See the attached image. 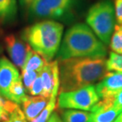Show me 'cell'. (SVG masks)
I'll return each instance as SVG.
<instances>
[{
	"label": "cell",
	"mask_w": 122,
	"mask_h": 122,
	"mask_svg": "<svg viewBox=\"0 0 122 122\" xmlns=\"http://www.w3.org/2000/svg\"><path fill=\"white\" fill-rule=\"evenodd\" d=\"M60 92L91 86L106 74V57H78L58 60Z\"/></svg>",
	"instance_id": "1"
},
{
	"label": "cell",
	"mask_w": 122,
	"mask_h": 122,
	"mask_svg": "<svg viewBox=\"0 0 122 122\" xmlns=\"http://www.w3.org/2000/svg\"><path fill=\"white\" fill-rule=\"evenodd\" d=\"M106 45L85 23L71 26L63 36L56 54L57 60L78 57H106Z\"/></svg>",
	"instance_id": "2"
},
{
	"label": "cell",
	"mask_w": 122,
	"mask_h": 122,
	"mask_svg": "<svg viewBox=\"0 0 122 122\" xmlns=\"http://www.w3.org/2000/svg\"><path fill=\"white\" fill-rule=\"evenodd\" d=\"M63 34V25L55 20H41L26 27L21 38L47 62L56 56Z\"/></svg>",
	"instance_id": "3"
},
{
	"label": "cell",
	"mask_w": 122,
	"mask_h": 122,
	"mask_svg": "<svg viewBox=\"0 0 122 122\" xmlns=\"http://www.w3.org/2000/svg\"><path fill=\"white\" fill-rule=\"evenodd\" d=\"M21 3L31 18L68 21L74 17L79 0H21Z\"/></svg>",
	"instance_id": "4"
},
{
	"label": "cell",
	"mask_w": 122,
	"mask_h": 122,
	"mask_svg": "<svg viewBox=\"0 0 122 122\" xmlns=\"http://www.w3.org/2000/svg\"><path fill=\"white\" fill-rule=\"evenodd\" d=\"M86 25L104 45H109L116 25L112 0H99L90 7L86 16Z\"/></svg>",
	"instance_id": "5"
},
{
	"label": "cell",
	"mask_w": 122,
	"mask_h": 122,
	"mask_svg": "<svg viewBox=\"0 0 122 122\" xmlns=\"http://www.w3.org/2000/svg\"><path fill=\"white\" fill-rule=\"evenodd\" d=\"M100 101L95 86L83 87L72 91L60 92L58 98V106L63 109H78L91 111Z\"/></svg>",
	"instance_id": "6"
},
{
	"label": "cell",
	"mask_w": 122,
	"mask_h": 122,
	"mask_svg": "<svg viewBox=\"0 0 122 122\" xmlns=\"http://www.w3.org/2000/svg\"><path fill=\"white\" fill-rule=\"evenodd\" d=\"M4 42L6 52L12 62L21 71L31 49L30 45L22 38H19L14 34L7 35L4 38Z\"/></svg>",
	"instance_id": "7"
},
{
	"label": "cell",
	"mask_w": 122,
	"mask_h": 122,
	"mask_svg": "<svg viewBox=\"0 0 122 122\" xmlns=\"http://www.w3.org/2000/svg\"><path fill=\"white\" fill-rule=\"evenodd\" d=\"M95 89L100 99L115 97L122 91V72L107 71Z\"/></svg>",
	"instance_id": "8"
},
{
	"label": "cell",
	"mask_w": 122,
	"mask_h": 122,
	"mask_svg": "<svg viewBox=\"0 0 122 122\" xmlns=\"http://www.w3.org/2000/svg\"><path fill=\"white\" fill-rule=\"evenodd\" d=\"M43 84V96L50 98L56 88H60V71L58 60L47 62L39 73Z\"/></svg>",
	"instance_id": "9"
},
{
	"label": "cell",
	"mask_w": 122,
	"mask_h": 122,
	"mask_svg": "<svg viewBox=\"0 0 122 122\" xmlns=\"http://www.w3.org/2000/svg\"><path fill=\"white\" fill-rule=\"evenodd\" d=\"M20 78L18 68L7 58L0 57V94L7 99L10 86Z\"/></svg>",
	"instance_id": "10"
},
{
	"label": "cell",
	"mask_w": 122,
	"mask_h": 122,
	"mask_svg": "<svg viewBox=\"0 0 122 122\" xmlns=\"http://www.w3.org/2000/svg\"><path fill=\"white\" fill-rule=\"evenodd\" d=\"M49 99L44 96H27L21 104L26 120L30 122L34 120L47 106Z\"/></svg>",
	"instance_id": "11"
},
{
	"label": "cell",
	"mask_w": 122,
	"mask_h": 122,
	"mask_svg": "<svg viewBox=\"0 0 122 122\" xmlns=\"http://www.w3.org/2000/svg\"><path fill=\"white\" fill-rule=\"evenodd\" d=\"M18 14L17 0H0V21L9 23L15 19Z\"/></svg>",
	"instance_id": "12"
},
{
	"label": "cell",
	"mask_w": 122,
	"mask_h": 122,
	"mask_svg": "<svg viewBox=\"0 0 122 122\" xmlns=\"http://www.w3.org/2000/svg\"><path fill=\"white\" fill-rule=\"evenodd\" d=\"M47 61L44 58L39 55L37 52L33 49H30L27 56V59L25 60V63L24 64V67L21 70V71H37L40 72L44 66L46 64Z\"/></svg>",
	"instance_id": "13"
},
{
	"label": "cell",
	"mask_w": 122,
	"mask_h": 122,
	"mask_svg": "<svg viewBox=\"0 0 122 122\" xmlns=\"http://www.w3.org/2000/svg\"><path fill=\"white\" fill-rule=\"evenodd\" d=\"M27 97L25 88L23 85L21 77L13 83L8 92L7 99L14 102L17 105H21Z\"/></svg>",
	"instance_id": "14"
},
{
	"label": "cell",
	"mask_w": 122,
	"mask_h": 122,
	"mask_svg": "<svg viewBox=\"0 0 122 122\" xmlns=\"http://www.w3.org/2000/svg\"><path fill=\"white\" fill-rule=\"evenodd\" d=\"M91 113L78 109H66L62 112L63 122H91Z\"/></svg>",
	"instance_id": "15"
},
{
	"label": "cell",
	"mask_w": 122,
	"mask_h": 122,
	"mask_svg": "<svg viewBox=\"0 0 122 122\" xmlns=\"http://www.w3.org/2000/svg\"><path fill=\"white\" fill-rule=\"evenodd\" d=\"M59 89L60 88H56L52 91L47 106L45 107V109L41 111V113L34 120H33L30 122H48V119H49L50 116L52 115V112L56 107V96L58 91H59Z\"/></svg>",
	"instance_id": "16"
},
{
	"label": "cell",
	"mask_w": 122,
	"mask_h": 122,
	"mask_svg": "<svg viewBox=\"0 0 122 122\" xmlns=\"http://www.w3.org/2000/svg\"><path fill=\"white\" fill-rule=\"evenodd\" d=\"M113 52L122 55V25H115L109 44Z\"/></svg>",
	"instance_id": "17"
},
{
	"label": "cell",
	"mask_w": 122,
	"mask_h": 122,
	"mask_svg": "<svg viewBox=\"0 0 122 122\" xmlns=\"http://www.w3.org/2000/svg\"><path fill=\"white\" fill-rule=\"evenodd\" d=\"M18 106L0 94V122H6L8 120L10 114Z\"/></svg>",
	"instance_id": "18"
},
{
	"label": "cell",
	"mask_w": 122,
	"mask_h": 122,
	"mask_svg": "<svg viewBox=\"0 0 122 122\" xmlns=\"http://www.w3.org/2000/svg\"><path fill=\"white\" fill-rule=\"evenodd\" d=\"M107 71L122 72V55L111 52L106 60Z\"/></svg>",
	"instance_id": "19"
},
{
	"label": "cell",
	"mask_w": 122,
	"mask_h": 122,
	"mask_svg": "<svg viewBox=\"0 0 122 122\" xmlns=\"http://www.w3.org/2000/svg\"><path fill=\"white\" fill-rule=\"evenodd\" d=\"M37 71H21V80H22L23 85L25 88V91H28L30 88L31 85L33 84L37 76L39 75Z\"/></svg>",
	"instance_id": "20"
},
{
	"label": "cell",
	"mask_w": 122,
	"mask_h": 122,
	"mask_svg": "<svg viewBox=\"0 0 122 122\" xmlns=\"http://www.w3.org/2000/svg\"><path fill=\"white\" fill-rule=\"evenodd\" d=\"M27 92L32 96H43V84L40 75L34 80Z\"/></svg>",
	"instance_id": "21"
},
{
	"label": "cell",
	"mask_w": 122,
	"mask_h": 122,
	"mask_svg": "<svg viewBox=\"0 0 122 122\" xmlns=\"http://www.w3.org/2000/svg\"><path fill=\"white\" fill-rule=\"evenodd\" d=\"M6 122H27L25 114L18 106L14 109V110L10 114V117Z\"/></svg>",
	"instance_id": "22"
},
{
	"label": "cell",
	"mask_w": 122,
	"mask_h": 122,
	"mask_svg": "<svg viewBox=\"0 0 122 122\" xmlns=\"http://www.w3.org/2000/svg\"><path fill=\"white\" fill-rule=\"evenodd\" d=\"M117 25H122V0H113Z\"/></svg>",
	"instance_id": "23"
},
{
	"label": "cell",
	"mask_w": 122,
	"mask_h": 122,
	"mask_svg": "<svg viewBox=\"0 0 122 122\" xmlns=\"http://www.w3.org/2000/svg\"><path fill=\"white\" fill-rule=\"evenodd\" d=\"M113 108L117 109L118 111H120L121 113L122 112V91L119 93L118 94H117L114 97V101H113Z\"/></svg>",
	"instance_id": "24"
},
{
	"label": "cell",
	"mask_w": 122,
	"mask_h": 122,
	"mask_svg": "<svg viewBox=\"0 0 122 122\" xmlns=\"http://www.w3.org/2000/svg\"><path fill=\"white\" fill-rule=\"evenodd\" d=\"M48 122H63V121L56 113H52V115L50 116L49 119H48Z\"/></svg>",
	"instance_id": "25"
},
{
	"label": "cell",
	"mask_w": 122,
	"mask_h": 122,
	"mask_svg": "<svg viewBox=\"0 0 122 122\" xmlns=\"http://www.w3.org/2000/svg\"><path fill=\"white\" fill-rule=\"evenodd\" d=\"M113 122H122V112L119 114L118 117L115 119V121H114Z\"/></svg>",
	"instance_id": "26"
},
{
	"label": "cell",
	"mask_w": 122,
	"mask_h": 122,
	"mask_svg": "<svg viewBox=\"0 0 122 122\" xmlns=\"http://www.w3.org/2000/svg\"><path fill=\"white\" fill-rule=\"evenodd\" d=\"M2 46L0 45V54L2 53Z\"/></svg>",
	"instance_id": "27"
}]
</instances>
